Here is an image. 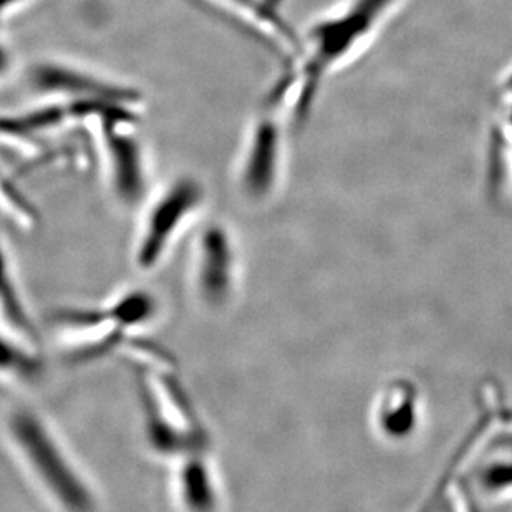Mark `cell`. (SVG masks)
<instances>
[{
	"label": "cell",
	"instance_id": "5",
	"mask_svg": "<svg viewBox=\"0 0 512 512\" xmlns=\"http://www.w3.org/2000/svg\"><path fill=\"white\" fill-rule=\"evenodd\" d=\"M236 251L223 226H209L199 239L196 256V290L209 309H221L236 289Z\"/></svg>",
	"mask_w": 512,
	"mask_h": 512
},
{
	"label": "cell",
	"instance_id": "10",
	"mask_svg": "<svg viewBox=\"0 0 512 512\" xmlns=\"http://www.w3.org/2000/svg\"><path fill=\"white\" fill-rule=\"evenodd\" d=\"M0 312L20 332H24V334L32 332L29 317H27L22 300L17 294L14 279H12V269H10L7 252H5L4 242H2V234H0Z\"/></svg>",
	"mask_w": 512,
	"mask_h": 512
},
{
	"label": "cell",
	"instance_id": "6",
	"mask_svg": "<svg viewBox=\"0 0 512 512\" xmlns=\"http://www.w3.org/2000/svg\"><path fill=\"white\" fill-rule=\"evenodd\" d=\"M35 87L44 92L62 93L78 98L85 105H103L121 107L123 102H130L133 95L126 90L90 77L87 73L78 72L62 65H40L32 72Z\"/></svg>",
	"mask_w": 512,
	"mask_h": 512
},
{
	"label": "cell",
	"instance_id": "3",
	"mask_svg": "<svg viewBox=\"0 0 512 512\" xmlns=\"http://www.w3.org/2000/svg\"><path fill=\"white\" fill-rule=\"evenodd\" d=\"M155 314V299L148 292L133 290L105 309L63 312L58 320L72 337V362L85 363L113 352L130 330L148 324Z\"/></svg>",
	"mask_w": 512,
	"mask_h": 512
},
{
	"label": "cell",
	"instance_id": "9",
	"mask_svg": "<svg viewBox=\"0 0 512 512\" xmlns=\"http://www.w3.org/2000/svg\"><path fill=\"white\" fill-rule=\"evenodd\" d=\"M274 155H276V131L269 123L257 126L252 138L251 150L247 155L242 184L252 198H261L271 188L274 174Z\"/></svg>",
	"mask_w": 512,
	"mask_h": 512
},
{
	"label": "cell",
	"instance_id": "2",
	"mask_svg": "<svg viewBox=\"0 0 512 512\" xmlns=\"http://www.w3.org/2000/svg\"><path fill=\"white\" fill-rule=\"evenodd\" d=\"M138 387L146 440L151 450L173 459L206 451L208 435L184 388L173 375L143 370Z\"/></svg>",
	"mask_w": 512,
	"mask_h": 512
},
{
	"label": "cell",
	"instance_id": "1",
	"mask_svg": "<svg viewBox=\"0 0 512 512\" xmlns=\"http://www.w3.org/2000/svg\"><path fill=\"white\" fill-rule=\"evenodd\" d=\"M7 435L40 488L65 512H95L97 498L82 471L35 411L17 408L7 418Z\"/></svg>",
	"mask_w": 512,
	"mask_h": 512
},
{
	"label": "cell",
	"instance_id": "12",
	"mask_svg": "<svg viewBox=\"0 0 512 512\" xmlns=\"http://www.w3.org/2000/svg\"><path fill=\"white\" fill-rule=\"evenodd\" d=\"M20 0H0V24H2V19H4L5 14L9 12L10 9H14L15 5L19 4Z\"/></svg>",
	"mask_w": 512,
	"mask_h": 512
},
{
	"label": "cell",
	"instance_id": "7",
	"mask_svg": "<svg viewBox=\"0 0 512 512\" xmlns=\"http://www.w3.org/2000/svg\"><path fill=\"white\" fill-rule=\"evenodd\" d=\"M107 145L116 198L126 206H133L140 201L146 188L140 145L133 136L116 130L108 131Z\"/></svg>",
	"mask_w": 512,
	"mask_h": 512
},
{
	"label": "cell",
	"instance_id": "4",
	"mask_svg": "<svg viewBox=\"0 0 512 512\" xmlns=\"http://www.w3.org/2000/svg\"><path fill=\"white\" fill-rule=\"evenodd\" d=\"M203 198V188L196 179L181 178L156 199L136 242L135 261L141 271H151L160 264L174 237Z\"/></svg>",
	"mask_w": 512,
	"mask_h": 512
},
{
	"label": "cell",
	"instance_id": "13",
	"mask_svg": "<svg viewBox=\"0 0 512 512\" xmlns=\"http://www.w3.org/2000/svg\"><path fill=\"white\" fill-rule=\"evenodd\" d=\"M7 62H9V58H7V54H5L4 47L0 45V73L4 72L5 67H7Z\"/></svg>",
	"mask_w": 512,
	"mask_h": 512
},
{
	"label": "cell",
	"instance_id": "11",
	"mask_svg": "<svg viewBox=\"0 0 512 512\" xmlns=\"http://www.w3.org/2000/svg\"><path fill=\"white\" fill-rule=\"evenodd\" d=\"M40 362L22 345L0 334V375L15 380H34L40 373Z\"/></svg>",
	"mask_w": 512,
	"mask_h": 512
},
{
	"label": "cell",
	"instance_id": "8",
	"mask_svg": "<svg viewBox=\"0 0 512 512\" xmlns=\"http://www.w3.org/2000/svg\"><path fill=\"white\" fill-rule=\"evenodd\" d=\"M176 489L186 512H216L219 508L218 483L206 451L178 459Z\"/></svg>",
	"mask_w": 512,
	"mask_h": 512
}]
</instances>
